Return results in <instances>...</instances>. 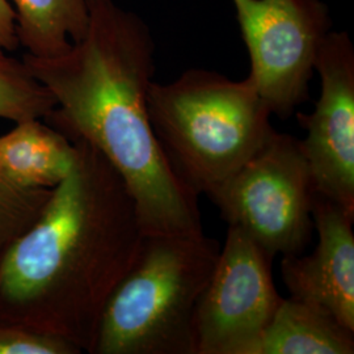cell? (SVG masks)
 Segmentation results:
<instances>
[{
	"label": "cell",
	"mask_w": 354,
	"mask_h": 354,
	"mask_svg": "<svg viewBox=\"0 0 354 354\" xmlns=\"http://www.w3.org/2000/svg\"><path fill=\"white\" fill-rule=\"evenodd\" d=\"M88 24L70 49L23 62L54 100L44 121L84 142L124 178L146 235L203 232L198 197L174 174L152 131L147 95L155 73L151 30L114 0H88Z\"/></svg>",
	"instance_id": "obj_1"
},
{
	"label": "cell",
	"mask_w": 354,
	"mask_h": 354,
	"mask_svg": "<svg viewBox=\"0 0 354 354\" xmlns=\"http://www.w3.org/2000/svg\"><path fill=\"white\" fill-rule=\"evenodd\" d=\"M75 162L0 257V319L91 353L104 308L146 235L124 178L73 142Z\"/></svg>",
	"instance_id": "obj_2"
},
{
	"label": "cell",
	"mask_w": 354,
	"mask_h": 354,
	"mask_svg": "<svg viewBox=\"0 0 354 354\" xmlns=\"http://www.w3.org/2000/svg\"><path fill=\"white\" fill-rule=\"evenodd\" d=\"M147 111L168 165L197 197L219 188L274 130L250 77L236 82L203 68L152 82Z\"/></svg>",
	"instance_id": "obj_3"
},
{
	"label": "cell",
	"mask_w": 354,
	"mask_h": 354,
	"mask_svg": "<svg viewBox=\"0 0 354 354\" xmlns=\"http://www.w3.org/2000/svg\"><path fill=\"white\" fill-rule=\"evenodd\" d=\"M219 243L203 232L145 235L104 308L91 354H196V311Z\"/></svg>",
	"instance_id": "obj_4"
},
{
	"label": "cell",
	"mask_w": 354,
	"mask_h": 354,
	"mask_svg": "<svg viewBox=\"0 0 354 354\" xmlns=\"http://www.w3.org/2000/svg\"><path fill=\"white\" fill-rule=\"evenodd\" d=\"M315 185L301 142L276 130L207 197L228 226L241 228L269 256L301 254L314 232Z\"/></svg>",
	"instance_id": "obj_5"
},
{
	"label": "cell",
	"mask_w": 354,
	"mask_h": 354,
	"mask_svg": "<svg viewBox=\"0 0 354 354\" xmlns=\"http://www.w3.org/2000/svg\"><path fill=\"white\" fill-rule=\"evenodd\" d=\"M251 74L270 113L286 120L310 96L317 54L330 32L322 0H231Z\"/></svg>",
	"instance_id": "obj_6"
},
{
	"label": "cell",
	"mask_w": 354,
	"mask_h": 354,
	"mask_svg": "<svg viewBox=\"0 0 354 354\" xmlns=\"http://www.w3.org/2000/svg\"><path fill=\"white\" fill-rule=\"evenodd\" d=\"M273 257L241 228L228 226L196 311V354H247L282 301Z\"/></svg>",
	"instance_id": "obj_7"
},
{
	"label": "cell",
	"mask_w": 354,
	"mask_h": 354,
	"mask_svg": "<svg viewBox=\"0 0 354 354\" xmlns=\"http://www.w3.org/2000/svg\"><path fill=\"white\" fill-rule=\"evenodd\" d=\"M322 91L314 112L298 113L299 140L317 193L354 218V48L346 32H329L315 62Z\"/></svg>",
	"instance_id": "obj_8"
},
{
	"label": "cell",
	"mask_w": 354,
	"mask_h": 354,
	"mask_svg": "<svg viewBox=\"0 0 354 354\" xmlns=\"http://www.w3.org/2000/svg\"><path fill=\"white\" fill-rule=\"evenodd\" d=\"M313 221L315 250L283 256L282 279L290 298L320 307L354 332V218L317 192Z\"/></svg>",
	"instance_id": "obj_9"
},
{
	"label": "cell",
	"mask_w": 354,
	"mask_h": 354,
	"mask_svg": "<svg viewBox=\"0 0 354 354\" xmlns=\"http://www.w3.org/2000/svg\"><path fill=\"white\" fill-rule=\"evenodd\" d=\"M0 136V171L20 187L54 189L75 162V146L42 118H26Z\"/></svg>",
	"instance_id": "obj_10"
},
{
	"label": "cell",
	"mask_w": 354,
	"mask_h": 354,
	"mask_svg": "<svg viewBox=\"0 0 354 354\" xmlns=\"http://www.w3.org/2000/svg\"><path fill=\"white\" fill-rule=\"evenodd\" d=\"M354 332L314 304L282 298L247 354H353Z\"/></svg>",
	"instance_id": "obj_11"
},
{
	"label": "cell",
	"mask_w": 354,
	"mask_h": 354,
	"mask_svg": "<svg viewBox=\"0 0 354 354\" xmlns=\"http://www.w3.org/2000/svg\"><path fill=\"white\" fill-rule=\"evenodd\" d=\"M10 1L16 15L19 45L32 57L62 54L83 37L88 24V0Z\"/></svg>",
	"instance_id": "obj_12"
},
{
	"label": "cell",
	"mask_w": 354,
	"mask_h": 354,
	"mask_svg": "<svg viewBox=\"0 0 354 354\" xmlns=\"http://www.w3.org/2000/svg\"><path fill=\"white\" fill-rule=\"evenodd\" d=\"M53 108L50 93L29 73L23 59L0 54V118L12 122L44 120Z\"/></svg>",
	"instance_id": "obj_13"
},
{
	"label": "cell",
	"mask_w": 354,
	"mask_h": 354,
	"mask_svg": "<svg viewBox=\"0 0 354 354\" xmlns=\"http://www.w3.org/2000/svg\"><path fill=\"white\" fill-rule=\"evenodd\" d=\"M51 189L24 188L0 171V257L37 219Z\"/></svg>",
	"instance_id": "obj_14"
},
{
	"label": "cell",
	"mask_w": 354,
	"mask_h": 354,
	"mask_svg": "<svg viewBox=\"0 0 354 354\" xmlns=\"http://www.w3.org/2000/svg\"><path fill=\"white\" fill-rule=\"evenodd\" d=\"M73 344L0 319V354H79Z\"/></svg>",
	"instance_id": "obj_15"
},
{
	"label": "cell",
	"mask_w": 354,
	"mask_h": 354,
	"mask_svg": "<svg viewBox=\"0 0 354 354\" xmlns=\"http://www.w3.org/2000/svg\"><path fill=\"white\" fill-rule=\"evenodd\" d=\"M16 15L10 0H0V54L19 49Z\"/></svg>",
	"instance_id": "obj_16"
}]
</instances>
